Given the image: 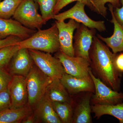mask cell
Instances as JSON below:
<instances>
[{"instance_id":"cell-1","label":"cell","mask_w":123,"mask_h":123,"mask_svg":"<svg viewBox=\"0 0 123 123\" xmlns=\"http://www.w3.org/2000/svg\"><path fill=\"white\" fill-rule=\"evenodd\" d=\"M117 54L111 51L97 36H94L89 51L91 68L104 83L118 91L120 86V72L116 66Z\"/></svg>"},{"instance_id":"cell-2","label":"cell","mask_w":123,"mask_h":123,"mask_svg":"<svg viewBox=\"0 0 123 123\" xmlns=\"http://www.w3.org/2000/svg\"><path fill=\"white\" fill-rule=\"evenodd\" d=\"M20 48H26L53 53L60 50L59 31L55 23L50 28L37 31L32 36L18 42Z\"/></svg>"},{"instance_id":"cell-3","label":"cell","mask_w":123,"mask_h":123,"mask_svg":"<svg viewBox=\"0 0 123 123\" xmlns=\"http://www.w3.org/2000/svg\"><path fill=\"white\" fill-rule=\"evenodd\" d=\"M28 100L27 106L34 111L46 94L52 79L34 64L26 76Z\"/></svg>"},{"instance_id":"cell-4","label":"cell","mask_w":123,"mask_h":123,"mask_svg":"<svg viewBox=\"0 0 123 123\" xmlns=\"http://www.w3.org/2000/svg\"><path fill=\"white\" fill-rule=\"evenodd\" d=\"M38 4L34 0H22L13 17L27 28L38 30L46 22L38 12Z\"/></svg>"},{"instance_id":"cell-5","label":"cell","mask_w":123,"mask_h":123,"mask_svg":"<svg viewBox=\"0 0 123 123\" xmlns=\"http://www.w3.org/2000/svg\"><path fill=\"white\" fill-rule=\"evenodd\" d=\"M28 49L35 64L43 73L52 79L61 78L65 72L59 59L50 53Z\"/></svg>"},{"instance_id":"cell-6","label":"cell","mask_w":123,"mask_h":123,"mask_svg":"<svg viewBox=\"0 0 123 123\" xmlns=\"http://www.w3.org/2000/svg\"><path fill=\"white\" fill-rule=\"evenodd\" d=\"M85 6L83 2L77 1L75 5L69 9L55 14L53 19L56 21H65L68 18L72 19L84 24L89 29H96L100 32L106 31L105 22L95 21L91 19L86 13L85 10Z\"/></svg>"},{"instance_id":"cell-7","label":"cell","mask_w":123,"mask_h":123,"mask_svg":"<svg viewBox=\"0 0 123 123\" xmlns=\"http://www.w3.org/2000/svg\"><path fill=\"white\" fill-rule=\"evenodd\" d=\"M90 74L93 82L95 94L92 96L91 102L93 105H115L123 101V94L112 89L94 75L92 69Z\"/></svg>"},{"instance_id":"cell-8","label":"cell","mask_w":123,"mask_h":123,"mask_svg":"<svg viewBox=\"0 0 123 123\" xmlns=\"http://www.w3.org/2000/svg\"><path fill=\"white\" fill-rule=\"evenodd\" d=\"M55 56L60 60L66 73L80 78L91 77L90 63L85 58L69 56L60 50L56 52Z\"/></svg>"},{"instance_id":"cell-9","label":"cell","mask_w":123,"mask_h":123,"mask_svg":"<svg viewBox=\"0 0 123 123\" xmlns=\"http://www.w3.org/2000/svg\"><path fill=\"white\" fill-rule=\"evenodd\" d=\"M96 33V29H90L84 24H80L74 36L75 56L83 57L90 63L89 51Z\"/></svg>"},{"instance_id":"cell-10","label":"cell","mask_w":123,"mask_h":123,"mask_svg":"<svg viewBox=\"0 0 123 123\" xmlns=\"http://www.w3.org/2000/svg\"><path fill=\"white\" fill-rule=\"evenodd\" d=\"M55 23L59 31L60 50L69 56H75L73 43L74 33L80 23L72 19L67 23L64 21H56Z\"/></svg>"},{"instance_id":"cell-11","label":"cell","mask_w":123,"mask_h":123,"mask_svg":"<svg viewBox=\"0 0 123 123\" xmlns=\"http://www.w3.org/2000/svg\"><path fill=\"white\" fill-rule=\"evenodd\" d=\"M11 97V107L21 108L27 105L28 96L26 77L13 75L8 86Z\"/></svg>"},{"instance_id":"cell-12","label":"cell","mask_w":123,"mask_h":123,"mask_svg":"<svg viewBox=\"0 0 123 123\" xmlns=\"http://www.w3.org/2000/svg\"><path fill=\"white\" fill-rule=\"evenodd\" d=\"M34 64L29 49L20 48L9 64L10 73L12 76L20 75L26 77Z\"/></svg>"},{"instance_id":"cell-13","label":"cell","mask_w":123,"mask_h":123,"mask_svg":"<svg viewBox=\"0 0 123 123\" xmlns=\"http://www.w3.org/2000/svg\"><path fill=\"white\" fill-rule=\"evenodd\" d=\"M37 31L27 28L14 19L0 18V39L15 36L24 40L32 36Z\"/></svg>"},{"instance_id":"cell-14","label":"cell","mask_w":123,"mask_h":123,"mask_svg":"<svg viewBox=\"0 0 123 123\" xmlns=\"http://www.w3.org/2000/svg\"><path fill=\"white\" fill-rule=\"evenodd\" d=\"M60 80L70 94H76L82 92H95L94 84L91 77L80 78L65 73Z\"/></svg>"},{"instance_id":"cell-15","label":"cell","mask_w":123,"mask_h":123,"mask_svg":"<svg viewBox=\"0 0 123 123\" xmlns=\"http://www.w3.org/2000/svg\"><path fill=\"white\" fill-rule=\"evenodd\" d=\"M108 7L112 17L110 22L114 24V33L112 36L108 37H104L98 34H97V36L111 49L113 53L117 54L123 51V28L115 18L112 6L109 4Z\"/></svg>"},{"instance_id":"cell-16","label":"cell","mask_w":123,"mask_h":123,"mask_svg":"<svg viewBox=\"0 0 123 123\" xmlns=\"http://www.w3.org/2000/svg\"><path fill=\"white\" fill-rule=\"evenodd\" d=\"M34 111L36 123H62L53 108L52 102L46 94Z\"/></svg>"},{"instance_id":"cell-17","label":"cell","mask_w":123,"mask_h":123,"mask_svg":"<svg viewBox=\"0 0 123 123\" xmlns=\"http://www.w3.org/2000/svg\"><path fill=\"white\" fill-rule=\"evenodd\" d=\"M92 92H88L75 108L73 116V123H92L90 99Z\"/></svg>"},{"instance_id":"cell-18","label":"cell","mask_w":123,"mask_h":123,"mask_svg":"<svg viewBox=\"0 0 123 123\" xmlns=\"http://www.w3.org/2000/svg\"><path fill=\"white\" fill-rule=\"evenodd\" d=\"M46 95L52 102H66L71 103L68 92L59 79H52L48 86Z\"/></svg>"},{"instance_id":"cell-19","label":"cell","mask_w":123,"mask_h":123,"mask_svg":"<svg viewBox=\"0 0 123 123\" xmlns=\"http://www.w3.org/2000/svg\"><path fill=\"white\" fill-rule=\"evenodd\" d=\"M33 111L27 105L19 108H9L0 111V123H21Z\"/></svg>"},{"instance_id":"cell-20","label":"cell","mask_w":123,"mask_h":123,"mask_svg":"<svg viewBox=\"0 0 123 123\" xmlns=\"http://www.w3.org/2000/svg\"><path fill=\"white\" fill-rule=\"evenodd\" d=\"M92 112L94 117L99 119L104 115H108L114 117L120 123H123V101L120 103L113 105L94 104L91 106Z\"/></svg>"},{"instance_id":"cell-21","label":"cell","mask_w":123,"mask_h":123,"mask_svg":"<svg viewBox=\"0 0 123 123\" xmlns=\"http://www.w3.org/2000/svg\"><path fill=\"white\" fill-rule=\"evenodd\" d=\"M52 102L53 108L62 123H73V111L71 103L66 102Z\"/></svg>"},{"instance_id":"cell-22","label":"cell","mask_w":123,"mask_h":123,"mask_svg":"<svg viewBox=\"0 0 123 123\" xmlns=\"http://www.w3.org/2000/svg\"><path fill=\"white\" fill-rule=\"evenodd\" d=\"M39 6L42 16L47 22L49 20L53 19L55 15L54 9L57 0H34Z\"/></svg>"},{"instance_id":"cell-23","label":"cell","mask_w":123,"mask_h":123,"mask_svg":"<svg viewBox=\"0 0 123 123\" xmlns=\"http://www.w3.org/2000/svg\"><path fill=\"white\" fill-rule=\"evenodd\" d=\"M22 0H4L0 2V18L9 19L13 17Z\"/></svg>"},{"instance_id":"cell-24","label":"cell","mask_w":123,"mask_h":123,"mask_svg":"<svg viewBox=\"0 0 123 123\" xmlns=\"http://www.w3.org/2000/svg\"><path fill=\"white\" fill-rule=\"evenodd\" d=\"M20 47L18 44L7 46L0 49V69L4 68L9 64Z\"/></svg>"},{"instance_id":"cell-25","label":"cell","mask_w":123,"mask_h":123,"mask_svg":"<svg viewBox=\"0 0 123 123\" xmlns=\"http://www.w3.org/2000/svg\"><path fill=\"white\" fill-rule=\"evenodd\" d=\"M107 3L111 4L114 8L121 6L120 0H93V11L105 18L107 14V8L105 5Z\"/></svg>"},{"instance_id":"cell-26","label":"cell","mask_w":123,"mask_h":123,"mask_svg":"<svg viewBox=\"0 0 123 123\" xmlns=\"http://www.w3.org/2000/svg\"><path fill=\"white\" fill-rule=\"evenodd\" d=\"M93 0H57L54 9V14L55 15L57 14L64 7L75 1L83 2L91 10L93 11Z\"/></svg>"},{"instance_id":"cell-27","label":"cell","mask_w":123,"mask_h":123,"mask_svg":"<svg viewBox=\"0 0 123 123\" xmlns=\"http://www.w3.org/2000/svg\"><path fill=\"white\" fill-rule=\"evenodd\" d=\"M11 97L7 88L0 92V111L11 107Z\"/></svg>"},{"instance_id":"cell-28","label":"cell","mask_w":123,"mask_h":123,"mask_svg":"<svg viewBox=\"0 0 123 123\" xmlns=\"http://www.w3.org/2000/svg\"><path fill=\"white\" fill-rule=\"evenodd\" d=\"M12 76L4 68L0 69V92L8 88Z\"/></svg>"},{"instance_id":"cell-29","label":"cell","mask_w":123,"mask_h":123,"mask_svg":"<svg viewBox=\"0 0 123 123\" xmlns=\"http://www.w3.org/2000/svg\"><path fill=\"white\" fill-rule=\"evenodd\" d=\"M22 40L21 38L15 36H10L4 39H0V49L7 46L15 45Z\"/></svg>"},{"instance_id":"cell-30","label":"cell","mask_w":123,"mask_h":123,"mask_svg":"<svg viewBox=\"0 0 123 123\" xmlns=\"http://www.w3.org/2000/svg\"><path fill=\"white\" fill-rule=\"evenodd\" d=\"M121 6L113 9L115 18L120 25L123 28V0H120Z\"/></svg>"},{"instance_id":"cell-31","label":"cell","mask_w":123,"mask_h":123,"mask_svg":"<svg viewBox=\"0 0 123 123\" xmlns=\"http://www.w3.org/2000/svg\"><path fill=\"white\" fill-rule=\"evenodd\" d=\"M116 66L120 73L123 72V53L117 54L115 59Z\"/></svg>"},{"instance_id":"cell-32","label":"cell","mask_w":123,"mask_h":123,"mask_svg":"<svg viewBox=\"0 0 123 123\" xmlns=\"http://www.w3.org/2000/svg\"><path fill=\"white\" fill-rule=\"evenodd\" d=\"M36 123L35 115L34 111L23 118L21 122L22 123Z\"/></svg>"},{"instance_id":"cell-33","label":"cell","mask_w":123,"mask_h":123,"mask_svg":"<svg viewBox=\"0 0 123 123\" xmlns=\"http://www.w3.org/2000/svg\"><path fill=\"white\" fill-rule=\"evenodd\" d=\"M1 0H0V2H1Z\"/></svg>"}]
</instances>
